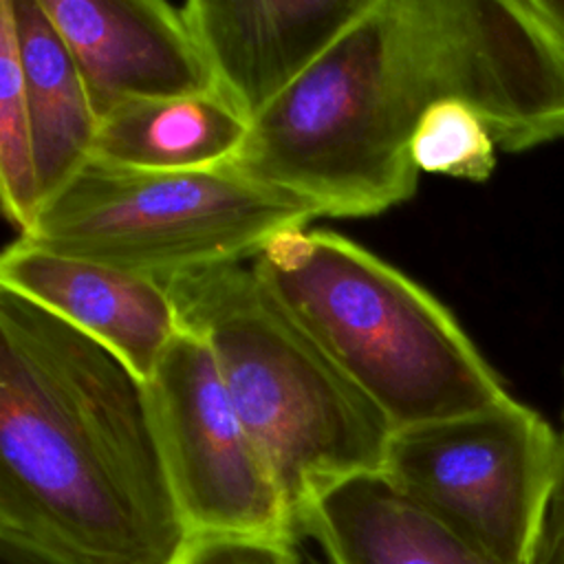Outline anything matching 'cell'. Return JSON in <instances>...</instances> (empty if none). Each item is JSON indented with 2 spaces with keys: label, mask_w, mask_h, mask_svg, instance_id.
Wrapping results in <instances>:
<instances>
[{
  "label": "cell",
  "mask_w": 564,
  "mask_h": 564,
  "mask_svg": "<svg viewBox=\"0 0 564 564\" xmlns=\"http://www.w3.org/2000/svg\"><path fill=\"white\" fill-rule=\"evenodd\" d=\"M0 529L90 564H170L187 527L145 381L0 289Z\"/></svg>",
  "instance_id": "cell-1"
},
{
  "label": "cell",
  "mask_w": 564,
  "mask_h": 564,
  "mask_svg": "<svg viewBox=\"0 0 564 564\" xmlns=\"http://www.w3.org/2000/svg\"><path fill=\"white\" fill-rule=\"evenodd\" d=\"M443 99L412 0H375L251 121L231 163L317 216H377L414 196L410 141Z\"/></svg>",
  "instance_id": "cell-2"
},
{
  "label": "cell",
  "mask_w": 564,
  "mask_h": 564,
  "mask_svg": "<svg viewBox=\"0 0 564 564\" xmlns=\"http://www.w3.org/2000/svg\"><path fill=\"white\" fill-rule=\"evenodd\" d=\"M251 269L394 432L511 399L452 311L359 242L295 227L271 238Z\"/></svg>",
  "instance_id": "cell-3"
},
{
  "label": "cell",
  "mask_w": 564,
  "mask_h": 564,
  "mask_svg": "<svg viewBox=\"0 0 564 564\" xmlns=\"http://www.w3.org/2000/svg\"><path fill=\"white\" fill-rule=\"evenodd\" d=\"M165 286L178 326L209 348L236 412L282 489L297 535L300 516L319 491L383 469L392 423L251 267L225 264Z\"/></svg>",
  "instance_id": "cell-4"
},
{
  "label": "cell",
  "mask_w": 564,
  "mask_h": 564,
  "mask_svg": "<svg viewBox=\"0 0 564 564\" xmlns=\"http://www.w3.org/2000/svg\"><path fill=\"white\" fill-rule=\"evenodd\" d=\"M317 212L234 163L139 172L88 161L37 209L20 238L132 275L170 282L240 264Z\"/></svg>",
  "instance_id": "cell-5"
},
{
  "label": "cell",
  "mask_w": 564,
  "mask_h": 564,
  "mask_svg": "<svg viewBox=\"0 0 564 564\" xmlns=\"http://www.w3.org/2000/svg\"><path fill=\"white\" fill-rule=\"evenodd\" d=\"M562 465V432L516 401L397 430L383 474L494 564H529Z\"/></svg>",
  "instance_id": "cell-6"
},
{
  "label": "cell",
  "mask_w": 564,
  "mask_h": 564,
  "mask_svg": "<svg viewBox=\"0 0 564 564\" xmlns=\"http://www.w3.org/2000/svg\"><path fill=\"white\" fill-rule=\"evenodd\" d=\"M145 390L187 533L300 538L264 454L236 412L209 348L196 335L178 330Z\"/></svg>",
  "instance_id": "cell-7"
},
{
  "label": "cell",
  "mask_w": 564,
  "mask_h": 564,
  "mask_svg": "<svg viewBox=\"0 0 564 564\" xmlns=\"http://www.w3.org/2000/svg\"><path fill=\"white\" fill-rule=\"evenodd\" d=\"M101 119L128 101L212 93L214 73L185 18L165 0H40Z\"/></svg>",
  "instance_id": "cell-8"
},
{
  "label": "cell",
  "mask_w": 564,
  "mask_h": 564,
  "mask_svg": "<svg viewBox=\"0 0 564 564\" xmlns=\"http://www.w3.org/2000/svg\"><path fill=\"white\" fill-rule=\"evenodd\" d=\"M375 0H187L216 88L249 119L284 95Z\"/></svg>",
  "instance_id": "cell-9"
},
{
  "label": "cell",
  "mask_w": 564,
  "mask_h": 564,
  "mask_svg": "<svg viewBox=\"0 0 564 564\" xmlns=\"http://www.w3.org/2000/svg\"><path fill=\"white\" fill-rule=\"evenodd\" d=\"M0 289L88 335L143 381L181 330L163 282L64 256L24 238L0 256Z\"/></svg>",
  "instance_id": "cell-10"
},
{
  "label": "cell",
  "mask_w": 564,
  "mask_h": 564,
  "mask_svg": "<svg viewBox=\"0 0 564 564\" xmlns=\"http://www.w3.org/2000/svg\"><path fill=\"white\" fill-rule=\"evenodd\" d=\"M300 535L330 564H494L383 471H361L319 491L300 516Z\"/></svg>",
  "instance_id": "cell-11"
},
{
  "label": "cell",
  "mask_w": 564,
  "mask_h": 564,
  "mask_svg": "<svg viewBox=\"0 0 564 564\" xmlns=\"http://www.w3.org/2000/svg\"><path fill=\"white\" fill-rule=\"evenodd\" d=\"M249 119L220 93L128 101L99 119L90 159L139 172H194L231 163Z\"/></svg>",
  "instance_id": "cell-12"
},
{
  "label": "cell",
  "mask_w": 564,
  "mask_h": 564,
  "mask_svg": "<svg viewBox=\"0 0 564 564\" xmlns=\"http://www.w3.org/2000/svg\"><path fill=\"white\" fill-rule=\"evenodd\" d=\"M9 7L44 203L90 161L99 117L77 62L42 2L9 0Z\"/></svg>",
  "instance_id": "cell-13"
},
{
  "label": "cell",
  "mask_w": 564,
  "mask_h": 564,
  "mask_svg": "<svg viewBox=\"0 0 564 564\" xmlns=\"http://www.w3.org/2000/svg\"><path fill=\"white\" fill-rule=\"evenodd\" d=\"M0 196L4 216L24 234L37 216L42 194L9 0H0Z\"/></svg>",
  "instance_id": "cell-14"
},
{
  "label": "cell",
  "mask_w": 564,
  "mask_h": 564,
  "mask_svg": "<svg viewBox=\"0 0 564 564\" xmlns=\"http://www.w3.org/2000/svg\"><path fill=\"white\" fill-rule=\"evenodd\" d=\"M496 150L485 121L458 99L432 104L410 141V156L419 174H443L471 183H482L494 174Z\"/></svg>",
  "instance_id": "cell-15"
},
{
  "label": "cell",
  "mask_w": 564,
  "mask_h": 564,
  "mask_svg": "<svg viewBox=\"0 0 564 564\" xmlns=\"http://www.w3.org/2000/svg\"><path fill=\"white\" fill-rule=\"evenodd\" d=\"M170 564H300L295 540L251 533H189Z\"/></svg>",
  "instance_id": "cell-16"
},
{
  "label": "cell",
  "mask_w": 564,
  "mask_h": 564,
  "mask_svg": "<svg viewBox=\"0 0 564 564\" xmlns=\"http://www.w3.org/2000/svg\"><path fill=\"white\" fill-rule=\"evenodd\" d=\"M529 564H564V430H562V465L557 482L531 551Z\"/></svg>",
  "instance_id": "cell-17"
},
{
  "label": "cell",
  "mask_w": 564,
  "mask_h": 564,
  "mask_svg": "<svg viewBox=\"0 0 564 564\" xmlns=\"http://www.w3.org/2000/svg\"><path fill=\"white\" fill-rule=\"evenodd\" d=\"M0 564H90V562L0 529Z\"/></svg>",
  "instance_id": "cell-18"
},
{
  "label": "cell",
  "mask_w": 564,
  "mask_h": 564,
  "mask_svg": "<svg viewBox=\"0 0 564 564\" xmlns=\"http://www.w3.org/2000/svg\"><path fill=\"white\" fill-rule=\"evenodd\" d=\"M540 24L564 46V0H524Z\"/></svg>",
  "instance_id": "cell-19"
},
{
  "label": "cell",
  "mask_w": 564,
  "mask_h": 564,
  "mask_svg": "<svg viewBox=\"0 0 564 564\" xmlns=\"http://www.w3.org/2000/svg\"><path fill=\"white\" fill-rule=\"evenodd\" d=\"M562 419H564V410H562Z\"/></svg>",
  "instance_id": "cell-20"
}]
</instances>
